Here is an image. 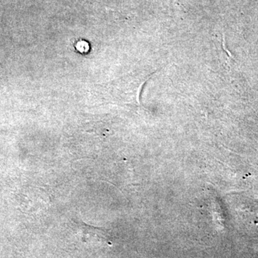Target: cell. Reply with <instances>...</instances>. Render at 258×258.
<instances>
[{
    "mask_svg": "<svg viewBox=\"0 0 258 258\" xmlns=\"http://www.w3.org/2000/svg\"><path fill=\"white\" fill-rule=\"evenodd\" d=\"M79 234L85 242L108 243V240L104 231L102 230L101 229L88 225L87 224L82 223L79 225Z\"/></svg>",
    "mask_w": 258,
    "mask_h": 258,
    "instance_id": "cell-1",
    "label": "cell"
}]
</instances>
